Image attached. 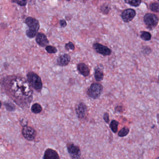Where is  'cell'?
I'll use <instances>...</instances> for the list:
<instances>
[{
    "label": "cell",
    "mask_w": 159,
    "mask_h": 159,
    "mask_svg": "<svg viewBox=\"0 0 159 159\" xmlns=\"http://www.w3.org/2000/svg\"><path fill=\"white\" fill-rule=\"evenodd\" d=\"M1 84L5 93L18 106L22 108L29 107L33 100V91L24 78L15 75L6 76Z\"/></svg>",
    "instance_id": "cell-1"
},
{
    "label": "cell",
    "mask_w": 159,
    "mask_h": 159,
    "mask_svg": "<svg viewBox=\"0 0 159 159\" xmlns=\"http://www.w3.org/2000/svg\"><path fill=\"white\" fill-rule=\"evenodd\" d=\"M25 23L29 29L26 31V35L30 38H33L38 34L40 29V24L38 20L35 18L28 17L25 20Z\"/></svg>",
    "instance_id": "cell-2"
},
{
    "label": "cell",
    "mask_w": 159,
    "mask_h": 159,
    "mask_svg": "<svg viewBox=\"0 0 159 159\" xmlns=\"http://www.w3.org/2000/svg\"><path fill=\"white\" fill-rule=\"evenodd\" d=\"M27 81L31 87L36 92H40L43 88V82L40 77L33 72H28L27 74Z\"/></svg>",
    "instance_id": "cell-3"
},
{
    "label": "cell",
    "mask_w": 159,
    "mask_h": 159,
    "mask_svg": "<svg viewBox=\"0 0 159 159\" xmlns=\"http://www.w3.org/2000/svg\"><path fill=\"white\" fill-rule=\"evenodd\" d=\"M103 90V87L101 84L98 83H94L88 89L87 94L90 98L97 99L101 95Z\"/></svg>",
    "instance_id": "cell-4"
},
{
    "label": "cell",
    "mask_w": 159,
    "mask_h": 159,
    "mask_svg": "<svg viewBox=\"0 0 159 159\" xmlns=\"http://www.w3.org/2000/svg\"><path fill=\"white\" fill-rule=\"evenodd\" d=\"M144 21L147 28L152 30L158 24L159 18L155 14L147 13L144 16Z\"/></svg>",
    "instance_id": "cell-5"
},
{
    "label": "cell",
    "mask_w": 159,
    "mask_h": 159,
    "mask_svg": "<svg viewBox=\"0 0 159 159\" xmlns=\"http://www.w3.org/2000/svg\"><path fill=\"white\" fill-rule=\"evenodd\" d=\"M22 135L24 138L28 141H33L35 139L36 132L35 130L30 126H25L22 129Z\"/></svg>",
    "instance_id": "cell-6"
},
{
    "label": "cell",
    "mask_w": 159,
    "mask_h": 159,
    "mask_svg": "<svg viewBox=\"0 0 159 159\" xmlns=\"http://www.w3.org/2000/svg\"><path fill=\"white\" fill-rule=\"evenodd\" d=\"M92 47L96 53L103 56H108L111 54V50L108 47L99 43H94Z\"/></svg>",
    "instance_id": "cell-7"
},
{
    "label": "cell",
    "mask_w": 159,
    "mask_h": 159,
    "mask_svg": "<svg viewBox=\"0 0 159 159\" xmlns=\"http://www.w3.org/2000/svg\"><path fill=\"white\" fill-rule=\"evenodd\" d=\"M68 153L72 159H78L81 156V151L78 146L73 144H68L67 145Z\"/></svg>",
    "instance_id": "cell-8"
},
{
    "label": "cell",
    "mask_w": 159,
    "mask_h": 159,
    "mask_svg": "<svg viewBox=\"0 0 159 159\" xmlns=\"http://www.w3.org/2000/svg\"><path fill=\"white\" fill-rule=\"evenodd\" d=\"M136 15V13L134 9H126L122 13L121 17L125 23H129L133 20Z\"/></svg>",
    "instance_id": "cell-9"
},
{
    "label": "cell",
    "mask_w": 159,
    "mask_h": 159,
    "mask_svg": "<svg viewBox=\"0 0 159 159\" xmlns=\"http://www.w3.org/2000/svg\"><path fill=\"white\" fill-rule=\"evenodd\" d=\"M35 41L38 45L41 47H46L49 44V41L44 34L38 32L35 38Z\"/></svg>",
    "instance_id": "cell-10"
},
{
    "label": "cell",
    "mask_w": 159,
    "mask_h": 159,
    "mask_svg": "<svg viewBox=\"0 0 159 159\" xmlns=\"http://www.w3.org/2000/svg\"><path fill=\"white\" fill-rule=\"evenodd\" d=\"M71 56L67 54H64L58 57L57 59V64L61 67L68 65L71 61Z\"/></svg>",
    "instance_id": "cell-11"
},
{
    "label": "cell",
    "mask_w": 159,
    "mask_h": 159,
    "mask_svg": "<svg viewBox=\"0 0 159 159\" xmlns=\"http://www.w3.org/2000/svg\"><path fill=\"white\" fill-rule=\"evenodd\" d=\"M76 113L79 119H83L86 115L87 111V106L83 102H79L76 106Z\"/></svg>",
    "instance_id": "cell-12"
},
{
    "label": "cell",
    "mask_w": 159,
    "mask_h": 159,
    "mask_svg": "<svg viewBox=\"0 0 159 159\" xmlns=\"http://www.w3.org/2000/svg\"><path fill=\"white\" fill-rule=\"evenodd\" d=\"M77 70L79 73L84 77H87L90 73L88 66L84 63H80L77 64Z\"/></svg>",
    "instance_id": "cell-13"
},
{
    "label": "cell",
    "mask_w": 159,
    "mask_h": 159,
    "mask_svg": "<svg viewBox=\"0 0 159 159\" xmlns=\"http://www.w3.org/2000/svg\"><path fill=\"white\" fill-rule=\"evenodd\" d=\"M43 159H60L57 152L51 149L46 150L44 154Z\"/></svg>",
    "instance_id": "cell-14"
},
{
    "label": "cell",
    "mask_w": 159,
    "mask_h": 159,
    "mask_svg": "<svg viewBox=\"0 0 159 159\" xmlns=\"http://www.w3.org/2000/svg\"><path fill=\"white\" fill-rule=\"evenodd\" d=\"M94 78L97 82L102 81L104 78V73L102 71L98 68L95 69L94 71Z\"/></svg>",
    "instance_id": "cell-15"
},
{
    "label": "cell",
    "mask_w": 159,
    "mask_h": 159,
    "mask_svg": "<svg viewBox=\"0 0 159 159\" xmlns=\"http://www.w3.org/2000/svg\"><path fill=\"white\" fill-rule=\"evenodd\" d=\"M31 111L35 114L40 113L42 111V107L38 103H35L32 105L31 108Z\"/></svg>",
    "instance_id": "cell-16"
},
{
    "label": "cell",
    "mask_w": 159,
    "mask_h": 159,
    "mask_svg": "<svg viewBox=\"0 0 159 159\" xmlns=\"http://www.w3.org/2000/svg\"><path fill=\"white\" fill-rule=\"evenodd\" d=\"M110 10H111V8H110V6L107 3H104L100 8L101 12L104 15H107L109 14Z\"/></svg>",
    "instance_id": "cell-17"
},
{
    "label": "cell",
    "mask_w": 159,
    "mask_h": 159,
    "mask_svg": "<svg viewBox=\"0 0 159 159\" xmlns=\"http://www.w3.org/2000/svg\"><path fill=\"white\" fill-rule=\"evenodd\" d=\"M151 36V35L149 32L144 31H142L141 32V38L143 40L146 41L150 40Z\"/></svg>",
    "instance_id": "cell-18"
},
{
    "label": "cell",
    "mask_w": 159,
    "mask_h": 159,
    "mask_svg": "<svg viewBox=\"0 0 159 159\" xmlns=\"http://www.w3.org/2000/svg\"><path fill=\"white\" fill-rule=\"evenodd\" d=\"M119 124V122L115 120H113V121H112L110 123V128L114 133H116L117 132L118 127Z\"/></svg>",
    "instance_id": "cell-19"
},
{
    "label": "cell",
    "mask_w": 159,
    "mask_h": 159,
    "mask_svg": "<svg viewBox=\"0 0 159 159\" xmlns=\"http://www.w3.org/2000/svg\"><path fill=\"white\" fill-rule=\"evenodd\" d=\"M150 9L154 12L159 13V3L153 2L150 4Z\"/></svg>",
    "instance_id": "cell-20"
},
{
    "label": "cell",
    "mask_w": 159,
    "mask_h": 159,
    "mask_svg": "<svg viewBox=\"0 0 159 159\" xmlns=\"http://www.w3.org/2000/svg\"><path fill=\"white\" fill-rule=\"evenodd\" d=\"M45 50L47 51L48 53L49 54H55L58 52V49L56 47L54 46H51V45H48L45 47Z\"/></svg>",
    "instance_id": "cell-21"
},
{
    "label": "cell",
    "mask_w": 159,
    "mask_h": 159,
    "mask_svg": "<svg viewBox=\"0 0 159 159\" xmlns=\"http://www.w3.org/2000/svg\"><path fill=\"white\" fill-rule=\"evenodd\" d=\"M129 132V128L126 127H123L122 129H121V130L119 131L118 133V135L119 136L123 137L126 136L128 135Z\"/></svg>",
    "instance_id": "cell-22"
},
{
    "label": "cell",
    "mask_w": 159,
    "mask_h": 159,
    "mask_svg": "<svg viewBox=\"0 0 159 159\" xmlns=\"http://www.w3.org/2000/svg\"><path fill=\"white\" fill-rule=\"evenodd\" d=\"M125 2L127 3L128 4L132 6L138 7L140 5L141 3V1H130V0H127L125 1Z\"/></svg>",
    "instance_id": "cell-23"
},
{
    "label": "cell",
    "mask_w": 159,
    "mask_h": 159,
    "mask_svg": "<svg viewBox=\"0 0 159 159\" xmlns=\"http://www.w3.org/2000/svg\"><path fill=\"white\" fill-rule=\"evenodd\" d=\"M64 48L67 51H70V50L73 51L75 49V45L72 42H69L68 43L65 44Z\"/></svg>",
    "instance_id": "cell-24"
},
{
    "label": "cell",
    "mask_w": 159,
    "mask_h": 159,
    "mask_svg": "<svg viewBox=\"0 0 159 159\" xmlns=\"http://www.w3.org/2000/svg\"><path fill=\"white\" fill-rule=\"evenodd\" d=\"M7 110L9 111H13L15 109V107L13 104L10 102H5L4 103Z\"/></svg>",
    "instance_id": "cell-25"
},
{
    "label": "cell",
    "mask_w": 159,
    "mask_h": 159,
    "mask_svg": "<svg viewBox=\"0 0 159 159\" xmlns=\"http://www.w3.org/2000/svg\"><path fill=\"white\" fill-rule=\"evenodd\" d=\"M11 2L16 3L20 6H25L27 5V1H12Z\"/></svg>",
    "instance_id": "cell-26"
},
{
    "label": "cell",
    "mask_w": 159,
    "mask_h": 159,
    "mask_svg": "<svg viewBox=\"0 0 159 159\" xmlns=\"http://www.w3.org/2000/svg\"><path fill=\"white\" fill-rule=\"evenodd\" d=\"M59 24L61 28H65L67 24L66 23V21L64 19H61L59 20Z\"/></svg>",
    "instance_id": "cell-27"
},
{
    "label": "cell",
    "mask_w": 159,
    "mask_h": 159,
    "mask_svg": "<svg viewBox=\"0 0 159 159\" xmlns=\"http://www.w3.org/2000/svg\"><path fill=\"white\" fill-rule=\"evenodd\" d=\"M104 120H105V121L107 123H108L109 121V114L108 113L106 112V113L104 114L103 116Z\"/></svg>",
    "instance_id": "cell-28"
},
{
    "label": "cell",
    "mask_w": 159,
    "mask_h": 159,
    "mask_svg": "<svg viewBox=\"0 0 159 159\" xmlns=\"http://www.w3.org/2000/svg\"><path fill=\"white\" fill-rule=\"evenodd\" d=\"M156 159H159V157H158V158H156Z\"/></svg>",
    "instance_id": "cell-29"
},
{
    "label": "cell",
    "mask_w": 159,
    "mask_h": 159,
    "mask_svg": "<svg viewBox=\"0 0 159 159\" xmlns=\"http://www.w3.org/2000/svg\"></svg>",
    "instance_id": "cell-30"
},
{
    "label": "cell",
    "mask_w": 159,
    "mask_h": 159,
    "mask_svg": "<svg viewBox=\"0 0 159 159\" xmlns=\"http://www.w3.org/2000/svg\"></svg>",
    "instance_id": "cell-31"
}]
</instances>
